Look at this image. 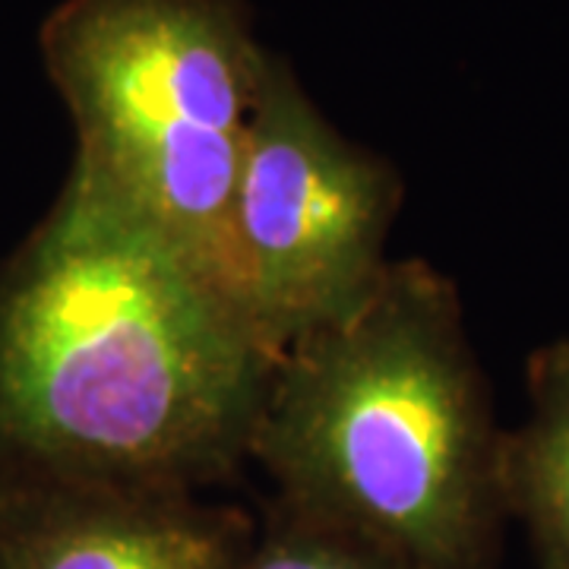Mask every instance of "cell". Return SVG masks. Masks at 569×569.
Wrapping results in <instances>:
<instances>
[{"instance_id": "8992f818", "label": "cell", "mask_w": 569, "mask_h": 569, "mask_svg": "<svg viewBox=\"0 0 569 569\" xmlns=\"http://www.w3.org/2000/svg\"><path fill=\"white\" fill-rule=\"evenodd\" d=\"M526 380L529 421L500 443L503 507L529 526L541 569H569V339L531 351Z\"/></svg>"}, {"instance_id": "277c9868", "label": "cell", "mask_w": 569, "mask_h": 569, "mask_svg": "<svg viewBox=\"0 0 569 569\" xmlns=\"http://www.w3.org/2000/svg\"><path fill=\"white\" fill-rule=\"evenodd\" d=\"M402 178L269 61L228 212V288L272 358L346 317L392 263Z\"/></svg>"}, {"instance_id": "6da1fadb", "label": "cell", "mask_w": 569, "mask_h": 569, "mask_svg": "<svg viewBox=\"0 0 569 569\" xmlns=\"http://www.w3.org/2000/svg\"><path fill=\"white\" fill-rule=\"evenodd\" d=\"M272 365L206 269L67 181L0 266V475L200 493L247 462Z\"/></svg>"}, {"instance_id": "5b68a950", "label": "cell", "mask_w": 569, "mask_h": 569, "mask_svg": "<svg viewBox=\"0 0 569 569\" xmlns=\"http://www.w3.org/2000/svg\"><path fill=\"white\" fill-rule=\"evenodd\" d=\"M253 529L187 490L0 475V569H238Z\"/></svg>"}, {"instance_id": "7a4b0ae2", "label": "cell", "mask_w": 569, "mask_h": 569, "mask_svg": "<svg viewBox=\"0 0 569 569\" xmlns=\"http://www.w3.org/2000/svg\"><path fill=\"white\" fill-rule=\"evenodd\" d=\"M500 443L459 291L411 257L276 358L247 459L408 569H497Z\"/></svg>"}, {"instance_id": "3957f363", "label": "cell", "mask_w": 569, "mask_h": 569, "mask_svg": "<svg viewBox=\"0 0 569 569\" xmlns=\"http://www.w3.org/2000/svg\"><path fill=\"white\" fill-rule=\"evenodd\" d=\"M39 44L77 123L67 181L231 295L228 212L272 61L244 0H63Z\"/></svg>"}, {"instance_id": "52a82bcc", "label": "cell", "mask_w": 569, "mask_h": 569, "mask_svg": "<svg viewBox=\"0 0 569 569\" xmlns=\"http://www.w3.org/2000/svg\"><path fill=\"white\" fill-rule=\"evenodd\" d=\"M238 569H408L392 553L317 516L269 500Z\"/></svg>"}]
</instances>
